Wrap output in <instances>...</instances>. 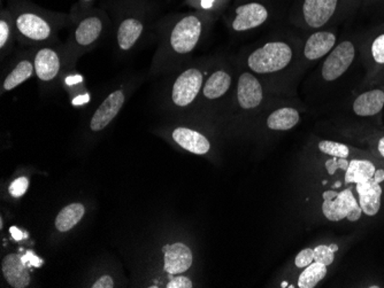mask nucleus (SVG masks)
Segmentation results:
<instances>
[{
	"label": "nucleus",
	"instance_id": "obj_1",
	"mask_svg": "<svg viewBox=\"0 0 384 288\" xmlns=\"http://www.w3.org/2000/svg\"><path fill=\"white\" fill-rule=\"evenodd\" d=\"M17 39L27 45L56 42L59 30L72 24L71 14L45 10L30 0H8Z\"/></svg>",
	"mask_w": 384,
	"mask_h": 288
},
{
	"label": "nucleus",
	"instance_id": "obj_2",
	"mask_svg": "<svg viewBox=\"0 0 384 288\" xmlns=\"http://www.w3.org/2000/svg\"><path fill=\"white\" fill-rule=\"evenodd\" d=\"M156 7L150 0L113 10L115 14V43L120 52L128 53L145 38L154 21Z\"/></svg>",
	"mask_w": 384,
	"mask_h": 288
},
{
	"label": "nucleus",
	"instance_id": "obj_3",
	"mask_svg": "<svg viewBox=\"0 0 384 288\" xmlns=\"http://www.w3.org/2000/svg\"><path fill=\"white\" fill-rule=\"evenodd\" d=\"M72 26L71 36L64 46L68 66H73L78 56L94 49L101 42L111 26V19L106 10L94 7L74 20Z\"/></svg>",
	"mask_w": 384,
	"mask_h": 288
},
{
	"label": "nucleus",
	"instance_id": "obj_4",
	"mask_svg": "<svg viewBox=\"0 0 384 288\" xmlns=\"http://www.w3.org/2000/svg\"><path fill=\"white\" fill-rule=\"evenodd\" d=\"M204 30V19L198 14H186L173 20L163 37L160 55L156 56V63L165 58V55H186L198 45Z\"/></svg>",
	"mask_w": 384,
	"mask_h": 288
},
{
	"label": "nucleus",
	"instance_id": "obj_5",
	"mask_svg": "<svg viewBox=\"0 0 384 288\" xmlns=\"http://www.w3.org/2000/svg\"><path fill=\"white\" fill-rule=\"evenodd\" d=\"M293 50L283 42H270L254 50L248 56L249 69L254 74H272L280 72L289 65Z\"/></svg>",
	"mask_w": 384,
	"mask_h": 288
},
{
	"label": "nucleus",
	"instance_id": "obj_6",
	"mask_svg": "<svg viewBox=\"0 0 384 288\" xmlns=\"http://www.w3.org/2000/svg\"><path fill=\"white\" fill-rule=\"evenodd\" d=\"M35 75L44 85L54 84L67 65L65 47L52 44L37 46L33 54Z\"/></svg>",
	"mask_w": 384,
	"mask_h": 288
},
{
	"label": "nucleus",
	"instance_id": "obj_7",
	"mask_svg": "<svg viewBox=\"0 0 384 288\" xmlns=\"http://www.w3.org/2000/svg\"><path fill=\"white\" fill-rule=\"evenodd\" d=\"M204 85V73L199 68L183 70L174 79L170 89V103L177 108L189 107L195 103Z\"/></svg>",
	"mask_w": 384,
	"mask_h": 288
},
{
	"label": "nucleus",
	"instance_id": "obj_8",
	"mask_svg": "<svg viewBox=\"0 0 384 288\" xmlns=\"http://www.w3.org/2000/svg\"><path fill=\"white\" fill-rule=\"evenodd\" d=\"M128 91L126 88L115 89L108 93V97L105 98L103 103L98 106L95 113L92 114L90 122H89V129L92 132H101L106 129L110 124L115 120V117L119 115L121 109L124 108L126 101H127Z\"/></svg>",
	"mask_w": 384,
	"mask_h": 288
},
{
	"label": "nucleus",
	"instance_id": "obj_9",
	"mask_svg": "<svg viewBox=\"0 0 384 288\" xmlns=\"http://www.w3.org/2000/svg\"><path fill=\"white\" fill-rule=\"evenodd\" d=\"M267 7L259 1H243L235 6L231 29L244 33L263 26L268 20Z\"/></svg>",
	"mask_w": 384,
	"mask_h": 288
},
{
	"label": "nucleus",
	"instance_id": "obj_10",
	"mask_svg": "<svg viewBox=\"0 0 384 288\" xmlns=\"http://www.w3.org/2000/svg\"><path fill=\"white\" fill-rule=\"evenodd\" d=\"M355 46L351 42L341 43L337 47L332 50L323 66V77L326 81H335L341 77L350 68L355 59Z\"/></svg>",
	"mask_w": 384,
	"mask_h": 288
},
{
	"label": "nucleus",
	"instance_id": "obj_11",
	"mask_svg": "<svg viewBox=\"0 0 384 288\" xmlns=\"http://www.w3.org/2000/svg\"><path fill=\"white\" fill-rule=\"evenodd\" d=\"M237 104L242 109L252 110L259 107L264 100L263 85L253 74L243 73L238 78Z\"/></svg>",
	"mask_w": 384,
	"mask_h": 288
},
{
	"label": "nucleus",
	"instance_id": "obj_12",
	"mask_svg": "<svg viewBox=\"0 0 384 288\" xmlns=\"http://www.w3.org/2000/svg\"><path fill=\"white\" fill-rule=\"evenodd\" d=\"M163 270L170 275H182L191 268L193 257L186 243H175L163 247Z\"/></svg>",
	"mask_w": 384,
	"mask_h": 288
},
{
	"label": "nucleus",
	"instance_id": "obj_13",
	"mask_svg": "<svg viewBox=\"0 0 384 288\" xmlns=\"http://www.w3.org/2000/svg\"><path fill=\"white\" fill-rule=\"evenodd\" d=\"M339 0H304L303 15L307 26L321 28L335 13Z\"/></svg>",
	"mask_w": 384,
	"mask_h": 288
},
{
	"label": "nucleus",
	"instance_id": "obj_14",
	"mask_svg": "<svg viewBox=\"0 0 384 288\" xmlns=\"http://www.w3.org/2000/svg\"><path fill=\"white\" fill-rule=\"evenodd\" d=\"M1 272L7 284L13 288H26L31 278L23 259L19 254H7L1 261Z\"/></svg>",
	"mask_w": 384,
	"mask_h": 288
},
{
	"label": "nucleus",
	"instance_id": "obj_15",
	"mask_svg": "<svg viewBox=\"0 0 384 288\" xmlns=\"http://www.w3.org/2000/svg\"><path fill=\"white\" fill-rule=\"evenodd\" d=\"M172 138L179 147L197 156L207 154L211 143L202 132L186 126H177L172 131Z\"/></svg>",
	"mask_w": 384,
	"mask_h": 288
},
{
	"label": "nucleus",
	"instance_id": "obj_16",
	"mask_svg": "<svg viewBox=\"0 0 384 288\" xmlns=\"http://www.w3.org/2000/svg\"><path fill=\"white\" fill-rule=\"evenodd\" d=\"M360 207V204L355 200V195H352L350 188L344 190L335 198L330 200H323V213L327 220L332 222H339L348 217L352 211Z\"/></svg>",
	"mask_w": 384,
	"mask_h": 288
},
{
	"label": "nucleus",
	"instance_id": "obj_17",
	"mask_svg": "<svg viewBox=\"0 0 384 288\" xmlns=\"http://www.w3.org/2000/svg\"><path fill=\"white\" fill-rule=\"evenodd\" d=\"M34 74H35L34 59L29 58V55L19 59L14 63L13 67L3 76V82H1V92L7 93V92L13 91L22 83L28 81L29 78L33 77Z\"/></svg>",
	"mask_w": 384,
	"mask_h": 288
},
{
	"label": "nucleus",
	"instance_id": "obj_18",
	"mask_svg": "<svg viewBox=\"0 0 384 288\" xmlns=\"http://www.w3.org/2000/svg\"><path fill=\"white\" fill-rule=\"evenodd\" d=\"M359 204L362 213L367 216H375L381 208L382 188L378 181L371 179L365 183L357 184Z\"/></svg>",
	"mask_w": 384,
	"mask_h": 288
},
{
	"label": "nucleus",
	"instance_id": "obj_19",
	"mask_svg": "<svg viewBox=\"0 0 384 288\" xmlns=\"http://www.w3.org/2000/svg\"><path fill=\"white\" fill-rule=\"evenodd\" d=\"M232 84V78L225 69H218L204 82L202 94L206 100L214 101L225 97Z\"/></svg>",
	"mask_w": 384,
	"mask_h": 288
},
{
	"label": "nucleus",
	"instance_id": "obj_20",
	"mask_svg": "<svg viewBox=\"0 0 384 288\" xmlns=\"http://www.w3.org/2000/svg\"><path fill=\"white\" fill-rule=\"evenodd\" d=\"M336 36L329 31H318L307 39L304 54L309 60H318L335 46Z\"/></svg>",
	"mask_w": 384,
	"mask_h": 288
},
{
	"label": "nucleus",
	"instance_id": "obj_21",
	"mask_svg": "<svg viewBox=\"0 0 384 288\" xmlns=\"http://www.w3.org/2000/svg\"><path fill=\"white\" fill-rule=\"evenodd\" d=\"M384 107V92L382 90L367 91L360 94L353 103V112L359 116H373Z\"/></svg>",
	"mask_w": 384,
	"mask_h": 288
},
{
	"label": "nucleus",
	"instance_id": "obj_22",
	"mask_svg": "<svg viewBox=\"0 0 384 288\" xmlns=\"http://www.w3.org/2000/svg\"><path fill=\"white\" fill-rule=\"evenodd\" d=\"M85 214V207L80 202L68 204L57 215L54 225L59 232H68L81 222Z\"/></svg>",
	"mask_w": 384,
	"mask_h": 288
},
{
	"label": "nucleus",
	"instance_id": "obj_23",
	"mask_svg": "<svg viewBox=\"0 0 384 288\" xmlns=\"http://www.w3.org/2000/svg\"><path fill=\"white\" fill-rule=\"evenodd\" d=\"M300 116L298 110L295 108L284 107L274 110L267 117L266 124L268 129L274 131H287L298 124Z\"/></svg>",
	"mask_w": 384,
	"mask_h": 288
},
{
	"label": "nucleus",
	"instance_id": "obj_24",
	"mask_svg": "<svg viewBox=\"0 0 384 288\" xmlns=\"http://www.w3.org/2000/svg\"><path fill=\"white\" fill-rule=\"evenodd\" d=\"M15 38L17 39V30L14 26L13 17L10 8H1L0 12V50L3 58L8 53Z\"/></svg>",
	"mask_w": 384,
	"mask_h": 288
},
{
	"label": "nucleus",
	"instance_id": "obj_25",
	"mask_svg": "<svg viewBox=\"0 0 384 288\" xmlns=\"http://www.w3.org/2000/svg\"><path fill=\"white\" fill-rule=\"evenodd\" d=\"M375 165L368 160H352L348 163L346 174V184H359L373 179L375 174Z\"/></svg>",
	"mask_w": 384,
	"mask_h": 288
},
{
	"label": "nucleus",
	"instance_id": "obj_26",
	"mask_svg": "<svg viewBox=\"0 0 384 288\" xmlns=\"http://www.w3.org/2000/svg\"><path fill=\"white\" fill-rule=\"evenodd\" d=\"M327 275V266L323 263H311L307 269L302 272L298 279V287L314 288Z\"/></svg>",
	"mask_w": 384,
	"mask_h": 288
},
{
	"label": "nucleus",
	"instance_id": "obj_27",
	"mask_svg": "<svg viewBox=\"0 0 384 288\" xmlns=\"http://www.w3.org/2000/svg\"><path fill=\"white\" fill-rule=\"evenodd\" d=\"M319 149L321 152L325 153L327 156H332L334 158H344L346 159L350 151L348 147L344 144L336 143V142H330V140H323L320 142Z\"/></svg>",
	"mask_w": 384,
	"mask_h": 288
},
{
	"label": "nucleus",
	"instance_id": "obj_28",
	"mask_svg": "<svg viewBox=\"0 0 384 288\" xmlns=\"http://www.w3.org/2000/svg\"><path fill=\"white\" fill-rule=\"evenodd\" d=\"M334 254L335 252H332L330 247L320 245L314 248V262L323 263L325 266H329L335 259Z\"/></svg>",
	"mask_w": 384,
	"mask_h": 288
},
{
	"label": "nucleus",
	"instance_id": "obj_29",
	"mask_svg": "<svg viewBox=\"0 0 384 288\" xmlns=\"http://www.w3.org/2000/svg\"><path fill=\"white\" fill-rule=\"evenodd\" d=\"M96 0H77L75 5L72 7L71 10V17H72L73 21L81 17L83 14L87 13L89 10L94 8Z\"/></svg>",
	"mask_w": 384,
	"mask_h": 288
},
{
	"label": "nucleus",
	"instance_id": "obj_30",
	"mask_svg": "<svg viewBox=\"0 0 384 288\" xmlns=\"http://www.w3.org/2000/svg\"><path fill=\"white\" fill-rule=\"evenodd\" d=\"M28 188H29V181H28V179L24 177V176L19 177V179H15V181L10 184V195H12L13 198H20V197H22V195L28 191Z\"/></svg>",
	"mask_w": 384,
	"mask_h": 288
},
{
	"label": "nucleus",
	"instance_id": "obj_31",
	"mask_svg": "<svg viewBox=\"0 0 384 288\" xmlns=\"http://www.w3.org/2000/svg\"><path fill=\"white\" fill-rule=\"evenodd\" d=\"M313 262H314V250H311V248H305L300 252L295 259V264L297 268H300V269L307 268Z\"/></svg>",
	"mask_w": 384,
	"mask_h": 288
},
{
	"label": "nucleus",
	"instance_id": "obj_32",
	"mask_svg": "<svg viewBox=\"0 0 384 288\" xmlns=\"http://www.w3.org/2000/svg\"><path fill=\"white\" fill-rule=\"evenodd\" d=\"M371 54L378 63H384V33L375 39L373 43Z\"/></svg>",
	"mask_w": 384,
	"mask_h": 288
},
{
	"label": "nucleus",
	"instance_id": "obj_33",
	"mask_svg": "<svg viewBox=\"0 0 384 288\" xmlns=\"http://www.w3.org/2000/svg\"><path fill=\"white\" fill-rule=\"evenodd\" d=\"M147 0H104L103 3L104 5L110 8V10H117L121 7L129 6V5H134V3H144Z\"/></svg>",
	"mask_w": 384,
	"mask_h": 288
},
{
	"label": "nucleus",
	"instance_id": "obj_34",
	"mask_svg": "<svg viewBox=\"0 0 384 288\" xmlns=\"http://www.w3.org/2000/svg\"><path fill=\"white\" fill-rule=\"evenodd\" d=\"M193 286L191 279L184 275H177L174 277L173 279H170L168 284H167V288H191Z\"/></svg>",
	"mask_w": 384,
	"mask_h": 288
},
{
	"label": "nucleus",
	"instance_id": "obj_35",
	"mask_svg": "<svg viewBox=\"0 0 384 288\" xmlns=\"http://www.w3.org/2000/svg\"><path fill=\"white\" fill-rule=\"evenodd\" d=\"M91 288H113L115 287V282L111 275H104L99 277L91 286Z\"/></svg>",
	"mask_w": 384,
	"mask_h": 288
},
{
	"label": "nucleus",
	"instance_id": "obj_36",
	"mask_svg": "<svg viewBox=\"0 0 384 288\" xmlns=\"http://www.w3.org/2000/svg\"><path fill=\"white\" fill-rule=\"evenodd\" d=\"M339 168V158H334V159L328 160L326 162V169L327 172L330 174V175H334L336 170Z\"/></svg>",
	"mask_w": 384,
	"mask_h": 288
},
{
	"label": "nucleus",
	"instance_id": "obj_37",
	"mask_svg": "<svg viewBox=\"0 0 384 288\" xmlns=\"http://www.w3.org/2000/svg\"><path fill=\"white\" fill-rule=\"evenodd\" d=\"M221 3L220 0H198L197 3L199 6L202 7V10H209L216 5V3Z\"/></svg>",
	"mask_w": 384,
	"mask_h": 288
},
{
	"label": "nucleus",
	"instance_id": "obj_38",
	"mask_svg": "<svg viewBox=\"0 0 384 288\" xmlns=\"http://www.w3.org/2000/svg\"><path fill=\"white\" fill-rule=\"evenodd\" d=\"M375 181H378V184H381L384 181V170L383 169H378L375 170L374 176H373Z\"/></svg>",
	"mask_w": 384,
	"mask_h": 288
},
{
	"label": "nucleus",
	"instance_id": "obj_39",
	"mask_svg": "<svg viewBox=\"0 0 384 288\" xmlns=\"http://www.w3.org/2000/svg\"><path fill=\"white\" fill-rule=\"evenodd\" d=\"M10 232H12V236H14V239L20 240L22 238V234L17 229L15 230V227H12Z\"/></svg>",
	"mask_w": 384,
	"mask_h": 288
},
{
	"label": "nucleus",
	"instance_id": "obj_40",
	"mask_svg": "<svg viewBox=\"0 0 384 288\" xmlns=\"http://www.w3.org/2000/svg\"><path fill=\"white\" fill-rule=\"evenodd\" d=\"M378 149L380 154H381V156L384 158V137L380 139V142H378Z\"/></svg>",
	"mask_w": 384,
	"mask_h": 288
},
{
	"label": "nucleus",
	"instance_id": "obj_41",
	"mask_svg": "<svg viewBox=\"0 0 384 288\" xmlns=\"http://www.w3.org/2000/svg\"><path fill=\"white\" fill-rule=\"evenodd\" d=\"M329 247H330V250H332V252H337V250H339V246H337L336 243H332V245H329Z\"/></svg>",
	"mask_w": 384,
	"mask_h": 288
},
{
	"label": "nucleus",
	"instance_id": "obj_42",
	"mask_svg": "<svg viewBox=\"0 0 384 288\" xmlns=\"http://www.w3.org/2000/svg\"><path fill=\"white\" fill-rule=\"evenodd\" d=\"M3 217H1V218H0V230H3Z\"/></svg>",
	"mask_w": 384,
	"mask_h": 288
},
{
	"label": "nucleus",
	"instance_id": "obj_43",
	"mask_svg": "<svg viewBox=\"0 0 384 288\" xmlns=\"http://www.w3.org/2000/svg\"><path fill=\"white\" fill-rule=\"evenodd\" d=\"M334 186H335V188H341L342 185H341V183H339V181H337V183H336V184L334 185Z\"/></svg>",
	"mask_w": 384,
	"mask_h": 288
},
{
	"label": "nucleus",
	"instance_id": "obj_44",
	"mask_svg": "<svg viewBox=\"0 0 384 288\" xmlns=\"http://www.w3.org/2000/svg\"><path fill=\"white\" fill-rule=\"evenodd\" d=\"M282 287H288V282H282Z\"/></svg>",
	"mask_w": 384,
	"mask_h": 288
}]
</instances>
